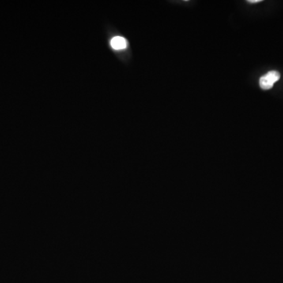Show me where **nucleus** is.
I'll list each match as a JSON object with an SVG mask.
<instances>
[{
	"instance_id": "nucleus-1",
	"label": "nucleus",
	"mask_w": 283,
	"mask_h": 283,
	"mask_svg": "<svg viewBox=\"0 0 283 283\" xmlns=\"http://www.w3.org/2000/svg\"><path fill=\"white\" fill-rule=\"evenodd\" d=\"M280 79V73L277 71H270L260 79V86L264 90L273 88L275 83Z\"/></svg>"
},
{
	"instance_id": "nucleus-2",
	"label": "nucleus",
	"mask_w": 283,
	"mask_h": 283,
	"mask_svg": "<svg viewBox=\"0 0 283 283\" xmlns=\"http://www.w3.org/2000/svg\"><path fill=\"white\" fill-rule=\"evenodd\" d=\"M111 47L115 50H122L127 47V40L121 36H115L111 40Z\"/></svg>"
},
{
	"instance_id": "nucleus-3",
	"label": "nucleus",
	"mask_w": 283,
	"mask_h": 283,
	"mask_svg": "<svg viewBox=\"0 0 283 283\" xmlns=\"http://www.w3.org/2000/svg\"><path fill=\"white\" fill-rule=\"evenodd\" d=\"M248 2H251V3H254V2H261V0H249V1H248Z\"/></svg>"
}]
</instances>
